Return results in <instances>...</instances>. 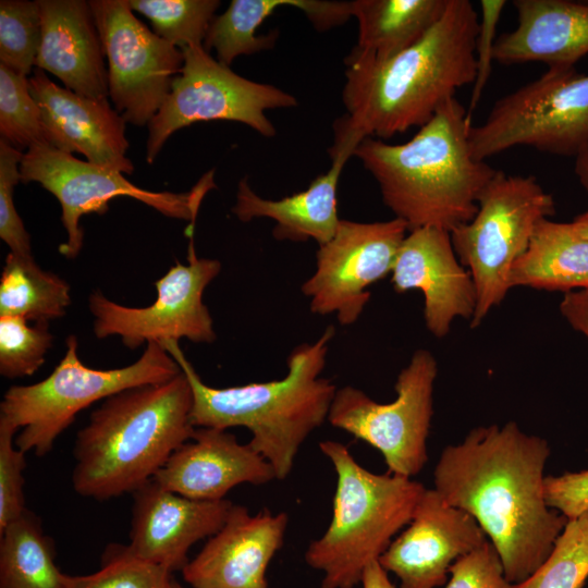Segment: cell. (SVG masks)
Segmentation results:
<instances>
[{
    "label": "cell",
    "mask_w": 588,
    "mask_h": 588,
    "mask_svg": "<svg viewBox=\"0 0 588 588\" xmlns=\"http://www.w3.org/2000/svg\"><path fill=\"white\" fill-rule=\"evenodd\" d=\"M550 454L546 439L507 421L473 428L442 450L433 470V489L474 517L513 585L543 563L567 522L544 498Z\"/></svg>",
    "instance_id": "obj_1"
},
{
    "label": "cell",
    "mask_w": 588,
    "mask_h": 588,
    "mask_svg": "<svg viewBox=\"0 0 588 588\" xmlns=\"http://www.w3.org/2000/svg\"><path fill=\"white\" fill-rule=\"evenodd\" d=\"M479 14L468 0H449L416 44L385 61L351 51L345 59L344 117L333 124L331 159L352 157L367 137L388 139L426 124L476 76Z\"/></svg>",
    "instance_id": "obj_2"
},
{
    "label": "cell",
    "mask_w": 588,
    "mask_h": 588,
    "mask_svg": "<svg viewBox=\"0 0 588 588\" xmlns=\"http://www.w3.org/2000/svg\"><path fill=\"white\" fill-rule=\"evenodd\" d=\"M470 126L467 110L453 97L409 140L367 137L355 148L383 204L408 231L431 226L451 233L474 218L498 170L474 158Z\"/></svg>",
    "instance_id": "obj_3"
},
{
    "label": "cell",
    "mask_w": 588,
    "mask_h": 588,
    "mask_svg": "<svg viewBox=\"0 0 588 588\" xmlns=\"http://www.w3.org/2000/svg\"><path fill=\"white\" fill-rule=\"evenodd\" d=\"M334 334L335 328L330 324L314 343L295 346L287 356L284 378L229 388L206 384L177 341L159 343L191 384L194 427L247 428L250 448L272 466L277 479L283 480L292 471L306 438L328 418L338 389L320 375Z\"/></svg>",
    "instance_id": "obj_4"
},
{
    "label": "cell",
    "mask_w": 588,
    "mask_h": 588,
    "mask_svg": "<svg viewBox=\"0 0 588 588\" xmlns=\"http://www.w3.org/2000/svg\"><path fill=\"white\" fill-rule=\"evenodd\" d=\"M192 408L193 391L183 371L103 400L74 442L75 492L102 501L133 493L150 481L192 438Z\"/></svg>",
    "instance_id": "obj_5"
},
{
    "label": "cell",
    "mask_w": 588,
    "mask_h": 588,
    "mask_svg": "<svg viewBox=\"0 0 588 588\" xmlns=\"http://www.w3.org/2000/svg\"><path fill=\"white\" fill-rule=\"evenodd\" d=\"M319 449L334 468L336 487L331 522L310 542L305 561L323 574L321 588H354L409 523L426 487L413 478L369 471L339 441H321Z\"/></svg>",
    "instance_id": "obj_6"
},
{
    "label": "cell",
    "mask_w": 588,
    "mask_h": 588,
    "mask_svg": "<svg viewBox=\"0 0 588 588\" xmlns=\"http://www.w3.org/2000/svg\"><path fill=\"white\" fill-rule=\"evenodd\" d=\"M63 358L44 380L29 385H12L0 404V421L22 428L15 445L37 456L48 454L56 439L76 415L97 401L126 389L162 383L182 372L170 353L156 341L146 344L135 363L101 370L84 365L77 354V338L69 335Z\"/></svg>",
    "instance_id": "obj_7"
},
{
    "label": "cell",
    "mask_w": 588,
    "mask_h": 588,
    "mask_svg": "<svg viewBox=\"0 0 588 588\" xmlns=\"http://www.w3.org/2000/svg\"><path fill=\"white\" fill-rule=\"evenodd\" d=\"M554 212L553 196L536 176L498 170L480 194L474 218L450 233L476 289L470 328H477L506 297L514 264L527 249L537 224Z\"/></svg>",
    "instance_id": "obj_8"
},
{
    "label": "cell",
    "mask_w": 588,
    "mask_h": 588,
    "mask_svg": "<svg viewBox=\"0 0 588 588\" xmlns=\"http://www.w3.org/2000/svg\"><path fill=\"white\" fill-rule=\"evenodd\" d=\"M517 146L575 158L588 151V74L575 66L549 68L470 126L469 147L477 160Z\"/></svg>",
    "instance_id": "obj_9"
},
{
    "label": "cell",
    "mask_w": 588,
    "mask_h": 588,
    "mask_svg": "<svg viewBox=\"0 0 588 588\" xmlns=\"http://www.w3.org/2000/svg\"><path fill=\"white\" fill-rule=\"evenodd\" d=\"M437 375L432 353L417 350L397 375L392 402L378 403L364 391L345 385L336 390L327 420L378 450L388 473L413 478L428 462Z\"/></svg>",
    "instance_id": "obj_10"
},
{
    "label": "cell",
    "mask_w": 588,
    "mask_h": 588,
    "mask_svg": "<svg viewBox=\"0 0 588 588\" xmlns=\"http://www.w3.org/2000/svg\"><path fill=\"white\" fill-rule=\"evenodd\" d=\"M20 173L22 182H37L59 200L62 224L68 234L59 250L69 259L76 258L83 247L81 217L105 215L109 210V201L115 197L134 198L167 217L195 225L206 194L217 187L215 170H210L186 193L143 189L119 171L79 160L47 143L33 145L24 152Z\"/></svg>",
    "instance_id": "obj_11"
},
{
    "label": "cell",
    "mask_w": 588,
    "mask_h": 588,
    "mask_svg": "<svg viewBox=\"0 0 588 588\" xmlns=\"http://www.w3.org/2000/svg\"><path fill=\"white\" fill-rule=\"evenodd\" d=\"M184 63L170 94L148 123L146 160L152 163L167 139L196 122L244 123L265 137L277 130L265 111L297 106V99L271 84L247 79L220 63L204 46L181 49Z\"/></svg>",
    "instance_id": "obj_12"
},
{
    "label": "cell",
    "mask_w": 588,
    "mask_h": 588,
    "mask_svg": "<svg viewBox=\"0 0 588 588\" xmlns=\"http://www.w3.org/2000/svg\"><path fill=\"white\" fill-rule=\"evenodd\" d=\"M108 60L109 97L123 119L148 125L180 74V48L157 36L127 0L88 1Z\"/></svg>",
    "instance_id": "obj_13"
},
{
    "label": "cell",
    "mask_w": 588,
    "mask_h": 588,
    "mask_svg": "<svg viewBox=\"0 0 588 588\" xmlns=\"http://www.w3.org/2000/svg\"><path fill=\"white\" fill-rule=\"evenodd\" d=\"M187 265H175L155 282L157 299L138 308L108 299L100 291L89 295L94 333L98 339L119 335L123 344L135 350L150 341L187 339L212 343L217 334L208 307L203 302L207 285L220 273L217 259L199 258L193 234L188 235Z\"/></svg>",
    "instance_id": "obj_14"
},
{
    "label": "cell",
    "mask_w": 588,
    "mask_h": 588,
    "mask_svg": "<svg viewBox=\"0 0 588 588\" xmlns=\"http://www.w3.org/2000/svg\"><path fill=\"white\" fill-rule=\"evenodd\" d=\"M408 233L404 221L342 220L334 236L316 253V270L301 286L311 313L335 314L342 326L357 321L367 305L368 287L391 274Z\"/></svg>",
    "instance_id": "obj_15"
},
{
    "label": "cell",
    "mask_w": 588,
    "mask_h": 588,
    "mask_svg": "<svg viewBox=\"0 0 588 588\" xmlns=\"http://www.w3.org/2000/svg\"><path fill=\"white\" fill-rule=\"evenodd\" d=\"M487 540L471 515L426 488L409 523L378 562L400 579V588H437L460 558Z\"/></svg>",
    "instance_id": "obj_16"
},
{
    "label": "cell",
    "mask_w": 588,
    "mask_h": 588,
    "mask_svg": "<svg viewBox=\"0 0 588 588\" xmlns=\"http://www.w3.org/2000/svg\"><path fill=\"white\" fill-rule=\"evenodd\" d=\"M391 282L399 294L421 292L426 328L438 339L448 335L455 319L471 321L474 317L475 284L445 230L426 226L408 231L395 257Z\"/></svg>",
    "instance_id": "obj_17"
},
{
    "label": "cell",
    "mask_w": 588,
    "mask_h": 588,
    "mask_svg": "<svg viewBox=\"0 0 588 588\" xmlns=\"http://www.w3.org/2000/svg\"><path fill=\"white\" fill-rule=\"evenodd\" d=\"M29 91L40 110L45 142L68 154H82L87 161L132 174L126 157V121L108 98H88L54 84L41 69L28 77Z\"/></svg>",
    "instance_id": "obj_18"
},
{
    "label": "cell",
    "mask_w": 588,
    "mask_h": 588,
    "mask_svg": "<svg viewBox=\"0 0 588 588\" xmlns=\"http://www.w3.org/2000/svg\"><path fill=\"white\" fill-rule=\"evenodd\" d=\"M130 543L134 556L170 573L188 563L192 546L218 532L230 514L229 500L198 501L161 487L154 479L133 493Z\"/></svg>",
    "instance_id": "obj_19"
},
{
    "label": "cell",
    "mask_w": 588,
    "mask_h": 588,
    "mask_svg": "<svg viewBox=\"0 0 588 588\" xmlns=\"http://www.w3.org/2000/svg\"><path fill=\"white\" fill-rule=\"evenodd\" d=\"M289 517L268 509L250 514L233 504L226 522L182 569L192 588H271L268 566L281 549Z\"/></svg>",
    "instance_id": "obj_20"
},
{
    "label": "cell",
    "mask_w": 588,
    "mask_h": 588,
    "mask_svg": "<svg viewBox=\"0 0 588 588\" xmlns=\"http://www.w3.org/2000/svg\"><path fill=\"white\" fill-rule=\"evenodd\" d=\"M161 487L198 501H221L241 483L277 479L272 466L225 429L196 428L152 478Z\"/></svg>",
    "instance_id": "obj_21"
},
{
    "label": "cell",
    "mask_w": 588,
    "mask_h": 588,
    "mask_svg": "<svg viewBox=\"0 0 588 588\" xmlns=\"http://www.w3.org/2000/svg\"><path fill=\"white\" fill-rule=\"evenodd\" d=\"M41 41L35 65L68 89L88 98H108L105 51L88 1L37 0Z\"/></svg>",
    "instance_id": "obj_22"
},
{
    "label": "cell",
    "mask_w": 588,
    "mask_h": 588,
    "mask_svg": "<svg viewBox=\"0 0 588 588\" xmlns=\"http://www.w3.org/2000/svg\"><path fill=\"white\" fill-rule=\"evenodd\" d=\"M517 26L497 38L494 61L573 68L588 53V2L514 0Z\"/></svg>",
    "instance_id": "obj_23"
},
{
    "label": "cell",
    "mask_w": 588,
    "mask_h": 588,
    "mask_svg": "<svg viewBox=\"0 0 588 588\" xmlns=\"http://www.w3.org/2000/svg\"><path fill=\"white\" fill-rule=\"evenodd\" d=\"M350 158L335 157L328 172L317 176L306 189L278 200L265 199L250 187L247 177L237 185L232 212L242 222L269 218L275 222L272 236L278 241L307 242L318 246L335 234L341 219L338 215V184Z\"/></svg>",
    "instance_id": "obj_24"
},
{
    "label": "cell",
    "mask_w": 588,
    "mask_h": 588,
    "mask_svg": "<svg viewBox=\"0 0 588 588\" xmlns=\"http://www.w3.org/2000/svg\"><path fill=\"white\" fill-rule=\"evenodd\" d=\"M511 289L588 290V238L572 222L541 220L510 274Z\"/></svg>",
    "instance_id": "obj_25"
},
{
    "label": "cell",
    "mask_w": 588,
    "mask_h": 588,
    "mask_svg": "<svg viewBox=\"0 0 588 588\" xmlns=\"http://www.w3.org/2000/svg\"><path fill=\"white\" fill-rule=\"evenodd\" d=\"M449 0H355L358 37L353 52L389 60L420 40L439 21Z\"/></svg>",
    "instance_id": "obj_26"
},
{
    "label": "cell",
    "mask_w": 588,
    "mask_h": 588,
    "mask_svg": "<svg viewBox=\"0 0 588 588\" xmlns=\"http://www.w3.org/2000/svg\"><path fill=\"white\" fill-rule=\"evenodd\" d=\"M56 546L39 517L26 510L0 531V588H66Z\"/></svg>",
    "instance_id": "obj_27"
},
{
    "label": "cell",
    "mask_w": 588,
    "mask_h": 588,
    "mask_svg": "<svg viewBox=\"0 0 588 588\" xmlns=\"http://www.w3.org/2000/svg\"><path fill=\"white\" fill-rule=\"evenodd\" d=\"M70 304L66 281L42 270L34 257L8 254L0 279V317L49 322L63 317Z\"/></svg>",
    "instance_id": "obj_28"
},
{
    "label": "cell",
    "mask_w": 588,
    "mask_h": 588,
    "mask_svg": "<svg viewBox=\"0 0 588 588\" xmlns=\"http://www.w3.org/2000/svg\"><path fill=\"white\" fill-rule=\"evenodd\" d=\"M302 0H233L220 15H215L203 46L213 49L217 60L230 66L242 54H254L273 48L277 32L256 35L262 22L280 7L298 10Z\"/></svg>",
    "instance_id": "obj_29"
},
{
    "label": "cell",
    "mask_w": 588,
    "mask_h": 588,
    "mask_svg": "<svg viewBox=\"0 0 588 588\" xmlns=\"http://www.w3.org/2000/svg\"><path fill=\"white\" fill-rule=\"evenodd\" d=\"M588 578V510L567 519L543 563L512 588H583Z\"/></svg>",
    "instance_id": "obj_30"
},
{
    "label": "cell",
    "mask_w": 588,
    "mask_h": 588,
    "mask_svg": "<svg viewBox=\"0 0 588 588\" xmlns=\"http://www.w3.org/2000/svg\"><path fill=\"white\" fill-rule=\"evenodd\" d=\"M133 11L145 15L152 32L182 49L201 46L220 5L218 0H127Z\"/></svg>",
    "instance_id": "obj_31"
},
{
    "label": "cell",
    "mask_w": 588,
    "mask_h": 588,
    "mask_svg": "<svg viewBox=\"0 0 588 588\" xmlns=\"http://www.w3.org/2000/svg\"><path fill=\"white\" fill-rule=\"evenodd\" d=\"M41 41L37 1H0V63L17 74H30Z\"/></svg>",
    "instance_id": "obj_32"
},
{
    "label": "cell",
    "mask_w": 588,
    "mask_h": 588,
    "mask_svg": "<svg viewBox=\"0 0 588 588\" xmlns=\"http://www.w3.org/2000/svg\"><path fill=\"white\" fill-rule=\"evenodd\" d=\"M0 134L19 150L46 143L38 105L28 77L0 63Z\"/></svg>",
    "instance_id": "obj_33"
},
{
    "label": "cell",
    "mask_w": 588,
    "mask_h": 588,
    "mask_svg": "<svg viewBox=\"0 0 588 588\" xmlns=\"http://www.w3.org/2000/svg\"><path fill=\"white\" fill-rule=\"evenodd\" d=\"M172 573L131 554L126 546L110 544L101 567L88 575H68L66 588H169Z\"/></svg>",
    "instance_id": "obj_34"
},
{
    "label": "cell",
    "mask_w": 588,
    "mask_h": 588,
    "mask_svg": "<svg viewBox=\"0 0 588 588\" xmlns=\"http://www.w3.org/2000/svg\"><path fill=\"white\" fill-rule=\"evenodd\" d=\"M27 322L21 317H0V373L5 378L34 375L52 346L49 322Z\"/></svg>",
    "instance_id": "obj_35"
},
{
    "label": "cell",
    "mask_w": 588,
    "mask_h": 588,
    "mask_svg": "<svg viewBox=\"0 0 588 588\" xmlns=\"http://www.w3.org/2000/svg\"><path fill=\"white\" fill-rule=\"evenodd\" d=\"M23 155L0 137V237L11 253L32 258L30 236L13 200L14 187L21 181L20 163Z\"/></svg>",
    "instance_id": "obj_36"
},
{
    "label": "cell",
    "mask_w": 588,
    "mask_h": 588,
    "mask_svg": "<svg viewBox=\"0 0 588 588\" xmlns=\"http://www.w3.org/2000/svg\"><path fill=\"white\" fill-rule=\"evenodd\" d=\"M17 429L0 421V531L27 509L24 497L25 452L15 445Z\"/></svg>",
    "instance_id": "obj_37"
},
{
    "label": "cell",
    "mask_w": 588,
    "mask_h": 588,
    "mask_svg": "<svg viewBox=\"0 0 588 588\" xmlns=\"http://www.w3.org/2000/svg\"><path fill=\"white\" fill-rule=\"evenodd\" d=\"M450 574L445 588H512L513 585L506 579L501 559L489 540L460 558Z\"/></svg>",
    "instance_id": "obj_38"
},
{
    "label": "cell",
    "mask_w": 588,
    "mask_h": 588,
    "mask_svg": "<svg viewBox=\"0 0 588 588\" xmlns=\"http://www.w3.org/2000/svg\"><path fill=\"white\" fill-rule=\"evenodd\" d=\"M505 5L506 1L504 0H481L479 2V26L475 40L476 76L473 83L470 105L467 111L469 118L478 105L491 74L492 61H494V47L498 38L495 36L497 27Z\"/></svg>",
    "instance_id": "obj_39"
},
{
    "label": "cell",
    "mask_w": 588,
    "mask_h": 588,
    "mask_svg": "<svg viewBox=\"0 0 588 588\" xmlns=\"http://www.w3.org/2000/svg\"><path fill=\"white\" fill-rule=\"evenodd\" d=\"M544 498L566 519L579 516L588 510V469L546 476Z\"/></svg>",
    "instance_id": "obj_40"
},
{
    "label": "cell",
    "mask_w": 588,
    "mask_h": 588,
    "mask_svg": "<svg viewBox=\"0 0 588 588\" xmlns=\"http://www.w3.org/2000/svg\"><path fill=\"white\" fill-rule=\"evenodd\" d=\"M560 313L574 330L588 340V290L563 294Z\"/></svg>",
    "instance_id": "obj_41"
},
{
    "label": "cell",
    "mask_w": 588,
    "mask_h": 588,
    "mask_svg": "<svg viewBox=\"0 0 588 588\" xmlns=\"http://www.w3.org/2000/svg\"><path fill=\"white\" fill-rule=\"evenodd\" d=\"M360 584L363 588H395L378 561L370 563L364 571Z\"/></svg>",
    "instance_id": "obj_42"
},
{
    "label": "cell",
    "mask_w": 588,
    "mask_h": 588,
    "mask_svg": "<svg viewBox=\"0 0 588 588\" xmlns=\"http://www.w3.org/2000/svg\"><path fill=\"white\" fill-rule=\"evenodd\" d=\"M575 174L581 186L588 193V151L575 158Z\"/></svg>",
    "instance_id": "obj_43"
},
{
    "label": "cell",
    "mask_w": 588,
    "mask_h": 588,
    "mask_svg": "<svg viewBox=\"0 0 588 588\" xmlns=\"http://www.w3.org/2000/svg\"><path fill=\"white\" fill-rule=\"evenodd\" d=\"M572 223L579 234L588 238V210L575 217Z\"/></svg>",
    "instance_id": "obj_44"
},
{
    "label": "cell",
    "mask_w": 588,
    "mask_h": 588,
    "mask_svg": "<svg viewBox=\"0 0 588 588\" xmlns=\"http://www.w3.org/2000/svg\"><path fill=\"white\" fill-rule=\"evenodd\" d=\"M169 588H184L181 584H179L173 577L171 578Z\"/></svg>",
    "instance_id": "obj_45"
}]
</instances>
